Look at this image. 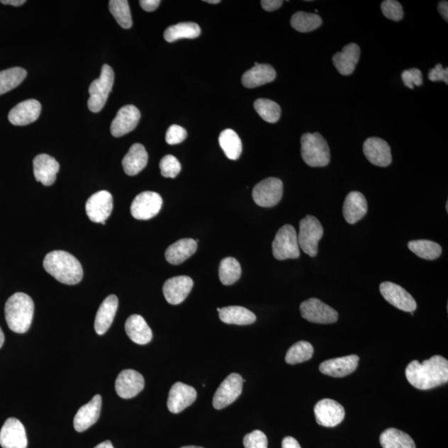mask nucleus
Masks as SVG:
<instances>
[{
    "mask_svg": "<svg viewBox=\"0 0 448 448\" xmlns=\"http://www.w3.org/2000/svg\"><path fill=\"white\" fill-rule=\"evenodd\" d=\"M301 157L310 167H325L330 162L327 141L320 133H306L301 136Z\"/></svg>",
    "mask_w": 448,
    "mask_h": 448,
    "instance_id": "obj_4",
    "label": "nucleus"
},
{
    "mask_svg": "<svg viewBox=\"0 0 448 448\" xmlns=\"http://www.w3.org/2000/svg\"><path fill=\"white\" fill-rule=\"evenodd\" d=\"M201 29L196 23H179L169 27L164 33V40L173 43L183 38L193 40L201 35Z\"/></svg>",
    "mask_w": 448,
    "mask_h": 448,
    "instance_id": "obj_33",
    "label": "nucleus"
},
{
    "mask_svg": "<svg viewBox=\"0 0 448 448\" xmlns=\"http://www.w3.org/2000/svg\"><path fill=\"white\" fill-rule=\"evenodd\" d=\"M402 79L403 84L408 89H413V86L422 85V73L418 68H412L403 71L402 73Z\"/></svg>",
    "mask_w": 448,
    "mask_h": 448,
    "instance_id": "obj_46",
    "label": "nucleus"
},
{
    "mask_svg": "<svg viewBox=\"0 0 448 448\" xmlns=\"http://www.w3.org/2000/svg\"><path fill=\"white\" fill-rule=\"evenodd\" d=\"M26 77V70L21 67H12L0 72V96L21 85Z\"/></svg>",
    "mask_w": 448,
    "mask_h": 448,
    "instance_id": "obj_36",
    "label": "nucleus"
},
{
    "mask_svg": "<svg viewBox=\"0 0 448 448\" xmlns=\"http://www.w3.org/2000/svg\"><path fill=\"white\" fill-rule=\"evenodd\" d=\"M187 138V131L182 126L178 125H172L169 126L165 140L169 145H177L183 142Z\"/></svg>",
    "mask_w": 448,
    "mask_h": 448,
    "instance_id": "obj_47",
    "label": "nucleus"
},
{
    "mask_svg": "<svg viewBox=\"0 0 448 448\" xmlns=\"http://www.w3.org/2000/svg\"><path fill=\"white\" fill-rule=\"evenodd\" d=\"M383 448H416L413 438L396 428H388L379 437Z\"/></svg>",
    "mask_w": 448,
    "mask_h": 448,
    "instance_id": "obj_34",
    "label": "nucleus"
},
{
    "mask_svg": "<svg viewBox=\"0 0 448 448\" xmlns=\"http://www.w3.org/2000/svg\"><path fill=\"white\" fill-rule=\"evenodd\" d=\"M159 0H140V4L144 11L147 12H153L160 4Z\"/></svg>",
    "mask_w": 448,
    "mask_h": 448,
    "instance_id": "obj_50",
    "label": "nucleus"
},
{
    "mask_svg": "<svg viewBox=\"0 0 448 448\" xmlns=\"http://www.w3.org/2000/svg\"><path fill=\"white\" fill-rule=\"evenodd\" d=\"M223 323L230 325H247L254 323L257 318L251 310L242 306H227L218 311Z\"/></svg>",
    "mask_w": 448,
    "mask_h": 448,
    "instance_id": "obj_32",
    "label": "nucleus"
},
{
    "mask_svg": "<svg viewBox=\"0 0 448 448\" xmlns=\"http://www.w3.org/2000/svg\"><path fill=\"white\" fill-rule=\"evenodd\" d=\"M323 235V227L318 218L308 215L301 219L297 240L299 247L306 254L311 257L318 255L319 242Z\"/></svg>",
    "mask_w": 448,
    "mask_h": 448,
    "instance_id": "obj_6",
    "label": "nucleus"
},
{
    "mask_svg": "<svg viewBox=\"0 0 448 448\" xmlns=\"http://www.w3.org/2000/svg\"><path fill=\"white\" fill-rule=\"evenodd\" d=\"M125 332L133 342L146 345L152 342L153 334L152 329L140 315H133L126 320Z\"/></svg>",
    "mask_w": 448,
    "mask_h": 448,
    "instance_id": "obj_30",
    "label": "nucleus"
},
{
    "mask_svg": "<svg viewBox=\"0 0 448 448\" xmlns=\"http://www.w3.org/2000/svg\"><path fill=\"white\" fill-rule=\"evenodd\" d=\"M409 250L425 260H435L442 254L438 243L430 240H415L408 242Z\"/></svg>",
    "mask_w": 448,
    "mask_h": 448,
    "instance_id": "obj_38",
    "label": "nucleus"
},
{
    "mask_svg": "<svg viewBox=\"0 0 448 448\" xmlns=\"http://www.w3.org/2000/svg\"><path fill=\"white\" fill-rule=\"evenodd\" d=\"M113 209V198L108 191H102L91 196L86 203V213L91 221L105 224Z\"/></svg>",
    "mask_w": 448,
    "mask_h": 448,
    "instance_id": "obj_14",
    "label": "nucleus"
},
{
    "mask_svg": "<svg viewBox=\"0 0 448 448\" xmlns=\"http://www.w3.org/2000/svg\"><path fill=\"white\" fill-rule=\"evenodd\" d=\"M379 290L383 298L398 310L411 313L417 309L416 301L402 286L393 282L384 281L379 286Z\"/></svg>",
    "mask_w": 448,
    "mask_h": 448,
    "instance_id": "obj_12",
    "label": "nucleus"
},
{
    "mask_svg": "<svg viewBox=\"0 0 448 448\" xmlns=\"http://www.w3.org/2000/svg\"><path fill=\"white\" fill-rule=\"evenodd\" d=\"M148 163V153L143 145L135 143L123 159L124 172L130 177L138 174Z\"/></svg>",
    "mask_w": 448,
    "mask_h": 448,
    "instance_id": "obj_31",
    "label": "nucleus"
},
{
    "mask_svg": "<svg viewBox=\"0 0 448 448\" xmlns=\"http://www.w3.org/2000/svg\"><path fill=\"white\" fill-rule=\"evenodd\" d=\"M438 11H439L442 17L445 19L447 22L448 21V2L447 1H441L438 4L437 6Z\"/></svg>",
    "mask_w": 448,
    "mask_h": 448,
    "instance_id": "obj_52",
    "label": "nucleus"
},
{
    "mask_svg": "<svg viewBox=\"0 0 448 448\" xmlns=\"http://www.w3.org/2000/svg\"><path fill=\"white\" fill-rule=\"evenodd\" d=\"M257 114L267 123H276L281 118V107L275 101L269 99H257L254 102Z\"/></svg>",
    "mask_w": 448,
    "mask_h": 448,
    "instance_id": "obj_42",
    "label": "nucleus"
},
{
    "mask_svg": "<svg viewBox=\"0 0 448 448\" xmlns=\"http://www.w3.org/2000/svg\"><path fill=\"white\" fill-rule=\"evenodd\" d=\"M115 73L112 67L103 65L99 79L92 82L89 86L90 97L87 106L91 112L97 113L103 109L113 87Z\"/></svg>",
    "mask_w": 448,
    "mask_h": 448,
    "instance_id": "obj_5",
    "label": "nucleus"
},
{
    "mask_svg": "<svg viewBox=\"0 0 448 448\" xmlns=\"http://www.w3.org/2000/svg\"><path fill=\"white\" fill-rule=\"evenodd\" d=\"M0 2L3 4H9V6L16 7L21 6L26 3V0H1Z\"/></svg>",
    "mask_w": 448,
    "mask_h": 448,
    "instance_id": "obj_53",
    "label": "nucleus"
},
{
    "mask_svg": "<svg viewBox=\"0 0 448 448\" xmlns=\"http://www.w3.org/2000/svg\"><path fill=\"white\" fill-rule=\"evenodd\" d=\"M314 348L308 342H299L292 345L286 354V362L289 364H296L308 362L313 358Z\"/></svg>",
    "mask_w": 448,
    "mask_h": 448,
    "instance_id": "obj_40",
    "label": "nucleus"
},
{
    "mask_svg": "<svg viewBox=\"0 0 448 448\" xmlns=\"http://www.w3.org/2000/svg\"><path fill=\"white\" fill-rule=\"evenodd\" d=\"M116 391L121 398L128 399L138 396L145 388L142 374L133 369H125L116 381Z\"/></svg>",
    "mask_w": 448,
    "mask_h": 448,
    "instance_id": "obj_16",
    "label": "nucleus"
},
{
    "mask_svg": "<svg viewBox=\"0 0 448 448\" xmlns=\"http://www.w3.org/2000/svg\"><path fill=\"white\" fill-rule=\"evenodd\" d=\"M43 267L51 276L66 285L79 284L84 276L80 262L65 251H53L46 255Z\"/></svg>",
    "mask_w": 448,
    "mask_h": 448,
    "instance_id": "obj_2",
    "label": "nucleus"
},
{
    "mask_svg": "<svg viewBox=\"0 0 448 448\" xmlns=\"http://www.w3.org/2000/svg\"><path fill=\"white\" fill-rule=\"evenodd\" d=\"M0 445L3 448H27L26 428L17 418H9L0 431Z\"/></svg>",
    "mask_w": 448,
    "mask_h": 448,
    "instance_id": "obj_15",
    "label": "nucleus"
},
{
    "mask_svg": "<svg viewBox=\"0 0 448 448\" xmlns=\"http://www.w3.org/2000/svg\"><path fill=\"white\" fill-rule=\"evenodd\" d=\"M316 422L320 426L333 427L344 420L345 411L342 404L325 398L316 403L314 408Z\"/></svg>",
    "mask_w": 448,
    "mask_h": 448,
    "instance_id": "obj_13",
    "label": "nucleus"
},
{
    "mask_svg": "<svg viewBox=\"0 0 448 448\" xmlns=\"http://www.w3.org/2000/svg\"><path fill=\"white\" fill-rule=\"evenodd\" d=\"M198 242L192 238H184L175 242L167 248L164 253L165 258L170 264H181L196 252Z\"/></svg>",
    "mask_w": 448,
    "mask_h": 448,
    "instance_id": "obj_29",
    "label": "nucleus"
},
{
    "mask_svg": "<svg viewBox=\"0 0 448 448\" xmlns=\"http://www.w3.org/2000/svg\"><path fill=\"white\" fill-rule=\"evenodd\" d=\"M140 119V112L138 107L128 105L121 108L112 121L111 133L114 138H121L133 131L138 126Z\"/></svg>",
    "mask_w": 448,
    "mask_h": 448,
    "instance_id": "obj_17",
    "label": "nucleus"
},
{
    "mask_svg": "<svg viewBox=\"0 0 448 448\" xmlns=\"http://www.w3.org/2000/svg\"><path fill=\"white\" fill-rule=\"evenodd\" d=\"M276 72L271 65L255 62L254 67L242 75V82L247 89H255L270 84L276 79Z\"/></svg>",
    "mask_w": 448,
    "mask_h": 448,
    "instance_id": "obj_28",
    "label": "nucleus"
},
{
    "mask_svg": "<svg viewBox=\"0 0 448 448\" xmlns=\"http://www.w3.org/2000/svg\"><path fill=\"white\" fill-rule=\"evenodd\" d=\"M281 448H301V447L294 437H286L282 440Z\"/></svg>",
    "mask_w": 448,
    "mask_h": 448,
    "instance_id": "obj_51",
    "label": "nucleus"
},
{
    "mask_svg": "<svg viewBox=\"0 0 448 448\" xmlns=\"http://www.w3.org/2000/svg\"><path fill=\"white\" fill-rule=\"evenodd\" d=\"M206 2L208 4H217L220 3V0H206Z\"/></svg>",
    "mask_w": 448,
    "mask_h": 448,
    "instance_id": "obj_56",
    "label": "nucleus"
},
{
    "mask_svg": "<svg viewBox=\"0 0 448 448\" xmlns=\"http://www.w3.org/2000/svg\"><path fill=\"white\" fill-rule=\"evenodd\" d=\"M4 343V335L1 327H0V348L3 347Z\"/></svg>",
    "mask_w": 448,
    "mask_h": 448,
    "instance_id": "obj_55",
    "label": "nucleus"
},
{
    "mask_svg": "<svg viewBox=\"0 0 448 448\" xmlns=\"http://www.w3.org/2000/svg\"><path fill=\"white\" fill-rule=\"evenodd\" d=\"M118 308V298L115 295L106 297L101 303L95 319V330L97 335H104L113 323Z\"/></svg>",
    "mask_w": 448,
    "mask_h": 448,
    "instance_id": "obj_26",
    "label": "nucleus"
},
{
    "mask_svg": "<svg viewBox=\"0 0 448 448\" xmlns=\"http://www.w3.org/2000/svg\"><path fill=\"white\" fill-rule=\"evenodd\" d=\"M359 358L352 354L348 357L325 360L320 365V371L334 378H343L357 370Z\"/></svg>",
    "mask_w": 448,
    "mask_h": 448,
    "instance_id": "obj_21",
    "label": "nucleus"
},
{
    "mask_svg": "<svg viewBox=\"0 0 448 448\" xmlns=\"http://www.w3.org/2000/svg\"><path fill=\"white\" fill-rule=\"evenodd\" d=\"M181 448H203V447H197V446H186V447H183Z\"/></svg>",
    "mask_w": 448,
    "mask_h": 448,
    "instance_id": "obj_57",
    "label": "nucleus"
},
{
    "mask_svg": "<svg viewBox=\"0 0 448 448\" xmlns=\"http://www.w3.org/2000/svg\"><path fill=\"white\" fill-rule=\"evenodd\" d=\"M284 194V183L281 180L270 177L258 183L252 191L253 201L258 206L271 208L281 201Z\"/></svg>",
    "mask_w": 448,
    "mask_h": 448,
    "instance_id": "obj_8",
    "label": "nucleus"
},
{
    "mask_svg": "<svg viewBox=\"0 0 448 448\" xmlns=\"http://www.w3.org/2000/svg\"><path fill=\"white\" fill-rule=\"evenodd\" d=\"M194 286V281L188 276L172 277L164 282L163 293L168 303L179 305L187 298Z\"/></svg>",
    "mask_w": 448,
    "mask_h": 448,
    "instance_id": "obj_20",
    "label": "nucleus"
},
{
    "mask_svg": "<svg viewBox=\"0 0 448 448\" xmlns=\"http://www.w3.org/2000/svg\"><path fill=\"white\" fill-rule=\"evenodd\" d=\"M301 316L310 323L332 324L338 320L339 315L330 306L318 298H310L300 306Z\"/></svg>",
    "mask_w": 448,
    "mask_h": 448,
    "instance_id": "obj_9",
    "label": "nucleus"
},
{
    "mask_svg": "<svg viewBox=\"0 0 448 448\" xmlns=\"http://www.w3.org/2000/svg\"><path fill=\"white\" fill-rule=\"evenodd\" d=\"M219 279L224 286H230L240 280L242 269L240 262L235 258H224L219 265Z\"/></svg>",
    "mask_w": 448,
    "mask_h": 448,
    "instance_id": "obj_37",
    "label": "nucleus"
},
{
    "mask_svg": "<svg viewBox=\"0 0 448 448\" xmlns=\"http://www.w3.org/2000/svg\"><path fill=\"white\" fill-rule=\"evenodd\" d=\"M269 441L264 432L255 430L248 433L243 438V445L245 448H267Z\"/></svg>",
    "mask_w": 448,
    "mask_h": 448,
    "instance_id": "obj_45",
    "label": "nucleus"
},
{
    "mask_svg": "<svg viewBox=\"0 0 448 448\" xmlns=\"http://www.w3.org/2000/svg\"><path fill=\"white\" fill-rule=\"evenodd\" d=\"M262 7L267 12H272L279 9L284 4L281 0H262Z\"/></svg>",
    "mask_w": 448,
    "mask_h": 448,
    "instance_id": "obj_49",
    "label": "nucleus"
},
{
    "mask_svg": "<svg viewBox=\"0 0 448 448\" xmlns=\"http://www.w3.org/2000/svg\"><path fill=\"white\" fill-rule=\"evenodd\" d=\"M33 313V301L23 292H17L9 297L4 308L9 329L18 334L26 333L30 328Z\"/></svg>",
    "mask_w": 448,
    "mask_h": 448,
    "instance_id": "obj_3",
    "label": "nucleus"
},
{
    "mask_svg": "<svg viewBox=\"0 0 448 448\" xmlns=\"http://www.w3.org/2000/svg\"><path fill=\"white\" fill-rule=\"evenodd\" d=\"M163 199L158 193L145 191L136 196L131 203L130 213L138 220H148L159 213Z\"/></svg>",
    "mask_w": 448,
    "mask_h": 448,
    "instance_id": "obj_10",
    "label": "nucleus"
},
{
    "mask_svg": "<svg viewBox=\"0 0 448 448\" xmlns=\"http://www.w3.org/2000/svg\"><path fill=\"white\" fill-rule=\"evenodd\" d=\"M94 448H114L111 441H105L96 446Z\"/></svg>",
    "mask_w": 448,
    "mask_h": 448,
    "instance_id": "obj_54",
    "label": "nucleus"
},
{
    "mask_svg": "<svg viewBox=\"0 0 448 448\" xmlns=\"http://www.w3.org/2000/svg\"><path fill=\"white\" fill-rule=\"evenodd\" d=\"M110 12L121 28L129 29L133 26L129 2L126 0H111Z\"/></svg>",
    "mask_w": 448,
    "mask_h": 448,
    "instance_id": "obj_41",
    "label": "nucleus"
},
{
    "mask_svg": "<svg viewBox=\"0 0 448 448\" xmlns=\"http://www.w3.org/2000/svg\"><path fill=\"white\" fill-rule=\"evenodd\" d=\"M272 254L277 260L296 259L300 257L297 233L290 224L282 226L272 242Z\"/></svg>",
    "mask_w": 448,
    "mask_h": 448,
    "instance_id": "obj_7",
    "label": "nucleus"
},
{
    "mask_svg": "<svg viewBox=\"0 0 448 448\" xmlns=\"http://www.w3.org/2000/svg\"><path fill=\"white\" fill-rule=\"evenodd\" d=\"M382 13L384 16L393 21H401L403 18V9L396 0H386L381 4Z\"/></svg>",
    "mask_w": 448,
    "mask_h": 448,
    "instance_id": "obj_44",
    "label": "nucleus"
},
{
    "mask_svg": "<svg viewBox=\"0 0 448 448\" xmlns=\"http://www.w3.org/2000/svg\"><path fill=\"white\" fill-rule=\"evenodd\" d=\"M360 57V48L357 43H349L342 52L335 53L332 61L336 69L343 76L352 74Z\"/></svg>",
    "mask_w": 448,
    "mask_h": 448,
    "instance_id": "obj_27",
    "label": "nucleus"
},
{
    "mask_svg": "<svg viewBox=\"0 0 448 448\" xmlns=\"http://www.w3.org/2000/svg\"><path fill=\"white\" fill-rule=\"evenodd\" d=\"M363 152L365 157L374 165L387 167L392 162L391 146L378 138H370L364 141Z\"/></svg>",
    "mask_w": 448,
    "mask_h": 448,
    "instance_id": "obj_18",
    "label": "nucleus"
},
{
    "mask_svg": "<svg viewBox=\"0 0 448 448\" xmlns=\"http://www.w3.org/2000/svg\"><path fill=\"white\" fill-rule=\"evenodd\" d=\"M408 381L420 391L435 388L448 381V362L441 355H435L422 363L413 360L405 370Z\"/></svg>",
    "mask_w": 448,
    "mask_h": 448,
    "instance_id": "obj_1",
    "label": "nucleus"
},
{
    "mask_svg": "<svg viewBox=\"0 0 448 448\" xmlns=\"http://www.w3.org/2000/svg\"><path fill=\"white\" fill-rule=\"evenodd\" d=\"M60 168L57 160L46 154L38 155L33 159L34 177L37 181L45 186H51L55 184Z\"/></svg>",
    "mask_w": 448,
    "mask_h": 448,
    "instance_id": "obj_23",
    "label": "nucleus"
},
{
    "mask_svg": "<svg viewBox=\"0 0 448 448\" xmlns=\"http://www.w3.org/2000/svg\"><path fill=\"white\" fill-rule=\"evenodd\" d=\"M40 101L30 99L21 102L9 113V121L14 125L23 126L34 123L41 114Z\"/></svg>",
    "mask_w": 448,
    "mask_h": 448,
    "instance_id": "obj_22",
    "label": "nucleus"
},
{
    "mask_svg": "<svg viewBox=\"0 0 448 448\" xmlns=\"http://www.w3.org/2000/svg\"><path fill=\"white\" fill-rule=\"evenodd\" d=\"M197 398L196 388L183 383H175L170 388L167 406L173 413H179L192 405Z\"/></svg>",
    "mask_w": 448,
    "mask_h": 448,
    "instance_id": "obj_19",
    "label": "nucleus"
},
{
    "mask_svg": "<svg viewBox=\"0 0 448 448\" xmlns=\"http://www.w3.org/2000/svg\"><path fill=\"white\" fill-rule=\"evenodd\" d=\"M323 24V19L315 13L297 12L291 17V26L300 33H309L315 30Z\"/></svg>",
    "mask_w": 448,
    "mask_h": 448,
    "instance_id": "obj_39",
    "label": "nucleus"
},
{
    "mask_svg": "<svg viewBox=\"0 0 448 448\" xmlns=\"http://www.w3.org/2000/svg\"><path fill=\"white\" fill-rule=\"evenodd\" d=\"M428 79L432 82L443 81L448 84V68H443L440 63L432 68L428 73Z\"/></svg>",
    "mask_w": 448,
    "mask_h": 448,
    "instance_id": "obj_48",
    "label": "nucleus"
},
{
    "mask_svg": "<svg viewBox=\"0 0 448 448\" xmlns=\"http://www.w3.org/2000/svg\"><path fill=\"white\" fill-rule=\"evenodd\" d=\"M160 172L164 178H175L181 172V164L174 155H165L159 162Z\"/></svg>",
    "mask_w": 448,
    "mask_h": 448,
    "instance_id": "obj_43",
    "label": "nucleus"
},
{
    "mask_svg": "<svg viewBox=\"0 0 448 448\" xmlns=\"http://www.w3.org/2000/svg\"><path fill=\"white\" fill-rule=\"evenodd\" d=\"M446 209H447V212H448V203L447 202V204H446Z\"/></svg>",
    "mask_w": 448,
    "mask_h": 448,
    "instance_id": "obj_58",
    "label": "nucleus"
},
{
    "mask_svg": "<svg viewBox=\"0 0 448 448\" xmlns=\"http://www.w3.org/2000/svg\"><path fill=\"white\" fill-rule=\"evenodd\" d=\"M368 203L364 194L358 191L350 192L345 199L343 215L349 224L357 223L366 215Z\"/></svg>",
    "mask_w": 448,
    "mask_h": 448,
    "instance_id": "obj_25",
    "label": "nucleus"
},
{
    "mask_svg": "<svg viewBox=\"0 0 448 448\" xmlns=\"http://www.w3.org/2000/svg\"><path fill=\"white\" fill-rule=\"evenodd\" d=\"M243 379L240 374H230L218 387L213 399L214 408L223 409L235 402L242 392Z\"/></svg>",
    "mask_w": 448,
    "mask_h": 448,
    "instance_id": "obj_11",
    "label": "nucleus"
},
{
    "mask_svg": "<svg viewBox=\"0 0 448 448\" xmlns=\"http://www.w3.org/2000/svg\"><path fill=\"white\" fill-rule=\"evenodd\" d=\"M101 397L97 394L89 403L79 409L73 421L77 432H84L95 425L101 415Z\"/></svg>",
    "mask_w": 448,
    "mask_h": 448,
    "instance_id": "obj_24",
    "label": "nucleus"
},
{
    "mask_svg": "<svg viewBox=\"0 0 448 448\" xmlns=\"http://www.w3.org/2000/svg\"><path fill=\"white\" fill-rule=\"evenodd\" d=\"M218 141L224 154L228 159L232 160L240 159L242 152V145L240 136L235 130H224L219 135Z\"/></svg>",
    "mask_w": 448,
    "mask_h": 448,
    "instance_id": "obj_35",
    "label": "nucleus"
}]
</instances>
